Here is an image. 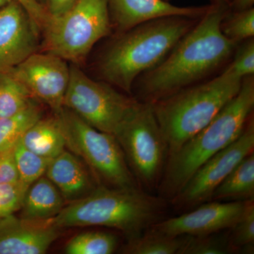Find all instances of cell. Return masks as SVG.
<instances>
[{"instance_id":"1","label":"cell","mask_w":254,"mask_h":254,"mask_svg":"<svg viewBox=\"0 0 254 254\" xmlns=\"http://www.w3.org/2000/svg\"><path fill=\"white\" fill-rule=\"evenodd\" d=\"M230 10L228 4L213 3L163 61L138 76L133 86L138 101L154 103L201 83L229 63L238 44L222 34L220 23Z\"/></svg>"},{"instance_id":"2","label":"cell","mask_w":254,"mask_h":254,"mask_svg":"<svg viewBox=\"0 0 254 254\" xmlns=\"http://www.w3.org/2000/svg\"><path fill=\"white\" fill-rule=\"evenodd\" d=\"M200 18L165 16L118 33L100 58V76L131 94L136 78L163 61Z\"/></svg>"},{"instance_id":"3","label":"cell","mask_w":254,"mask_h":254,"mask_svg":"<svg viewBox=\"0 0 254 254\" xmlns=\"http://www.w3.org/2000/svg\"><path fill=\"white\" fill-rule=\"evenodd\" d=\"M166 209L167 200L140 187L98 185L89 194L64 206L50 222L58 229L110 227L124 232L131 240L161 220Z\"/></svg>"},{"instance_id":"4","label":"cell","mask_w":254,"mask_h":254,"mask_svg":"<svg viewBox=\"0 0 254 254\" xmlns=\"http://www.w3.org/2000/svg\"><path fill=\"white\" fill-rule=\"evenodd\" d=\"M254 75L242 79L238 93L203 129L168 157L158 188L159 196L171 200L208 159L233 143L254 115Z\"/></svg>"},{"instance_id":"5","label":"cell","mask_w":254,"mask_h":254,"mask_svg":"<svg viewBox=\"0 0 254 254\" xmlns=\"http://www.w3.org/2000/svg\"><path fill=\"white\" fill-rule=\"evenodd\" d=\"M242 79L227 65L211 79L151 103L168 143V157L213 120L240 91Z\"/></svg>"},{"instance_id":"6","label":"cell","mask_w":254,"mask_h":254,"mask_svg":"<svg viewBox=\"0 0 254 254\" xmlns=\"http://www.w3.org/2000/svg\"><path fill=\"white\" fill-rule=\"evenodd\" d=\"M114 136L140 188L158 190L169 150L151 103L138 100Z\"/></svg>"},{"instance_id":"7","label":"cell","mask_w":254,"mask_h":254,"mask_svg":"<svg viewBox=\"0 0 254 254\" xmlns=\"http://www.w3.org/2000/svg\"><path fill=\"white\" fill-rule=\"evenodd\" d=\"M112 30L108 0H78L64 14L50 16L43 30L42 52L79 64Z\"/></svg>"},{"instance_id":"8","label":"cell","mask_w":254,"mask_h":254,"mask_svg":"<svg viewBox=\"0 0 254 254\" xmlns=\"http://www.w3.org/2000/svg\"><path fill=\"white\" fill-rule=\"evenodd\" d=\"M56 114L63 127L66 147L84 161L98 185L139 187L114 135L96 129L64 107Z\"/></svg>"},{"instance_id":"9","label":"cell","mask_w":254,"mask_h":254,"mask_svg":"<svg viewBox=\"0 0 254 254\" xmlns=\"http://www.w3.org/2000/svg\"><path fill=\"white\" fill-rule=\"evenodd\" d=\"M137 102L107 82L92 79L76 65H70L63 107L96 129L115 134Z\"/></svg>"},{"instance_id":"10","label":"cell","mask_w":254,"mask_h":254,"mask_svg":"<svg viewBox=\"0 0 254 254\" xmlns=\"http://www.w3.org/2000/svg\"><path fill=\"white\" fill-rule=\"evenodd\" d=\"M254 115L233 143L208 159L170 200L177 210H192L210 201L213 192L239 163L254 153Z\"/></svg>"},{"instance_id":"11","label":"cell","mask_w":254,"mask_h":254,"mask_svg":"<svg viewBox=\"0 0 254 254\" xmlns=\"http://www.w3.org/2000/svg\"><path fill=\"white\" fill-rule=\"evenodd\" d=\"M50 53H34L8 72L18 80L35 100L48 105L53 113L63 108L70 77V65Z\"/></svg>"},{"instance_id":"12","label":"cell","mask_w":254,"mask_h":254,"mask_svg":"<svg viewBox=\"0 0 254 254\" xmlns=\"http://www.w3.org/2000/svg\"><path fill=\"white\" fill-rule=\"evenodd\" d=\"M245 201H208L174 218L161 220L150 228L172 237L204 236L230 230L240 219Z\"/></svg>"},{"instance_id":"13","label":"cell","mask_w":254,"mask_h":254,"mask_svg":"<svg viewBox=\"0 0 254 254\" xmlns=\"http://www.w3.org/2000/svg\"><path fill=\"white\" fill-rule=\"evenodd\" d=\"M38 34L16 0L0 9V72H8L36 53Z\"/></svg>"},{"instance_id":"14","label":"cell","mask_w":254,"mask_h":254,"mask_svg":"<svg viewBox=\"0 0 254 254\" xmlns=\"http://www.w3.org/2000/svg\"><path fill=\"white\" fill-rule=\"evenodd\" d=\"M50 220H26L14 215L0 220V254H43L58 238Z\"/></svg>"},{"instance_id":"15","label":"cell","mask_w":254,"mask_h":254,"mask_svg":"<svg viewBox=\"0 0 254 254\" xmlns=\"http://www.w3.org/2000/svg\"><path fill=\"white\" fill-rule=\"evenodd\" d=\"M112 28L118 33L155 18L170 16H185L200 18L210 5L177 6L165 0H108Z\"/></svg>"},{"instance_id":"16","label":"cell","mask_w":254,"mask_h":254,"mask_svg":"<svg viewBox=\"0 0 254 254\" xmlns=\"http://www.w3.org/2000/svg\"><path fill=\"white\" fill-rule=\"evenodd\" d=\"M46 173L64 198L71 201L89 194L98 186L89 169L67 150L50 160Z\"/></svg>"},{"instance_id":"17","label":"cell","mask_w":254,"mask_h":254,"mask_svg":"<svg viewBox=\"0 0 254 254\" xmlns=\"http://www.w3.org/2000/svg\"><path fill=\"white\" fill-rule=\"evenodd\" d=\"M64 199L54 184L42 176L30 185L25 193L21 218L38 221L51 220L63 210Z\"/></svg>"},{"instance_id":"18","label":"cell","mask_w":254,"mask_h":254,"mask_svg":"<svg viewBox=\"0 0 254 254\" xmlns=\"http://www.w3.org/2000/svg\"><path fill=\"white\" fill-rule=\"evenodd\" d=\"M20 141L40 156L52 160L66 148V140L58 115L41 118L25 132Z\"/></svg>"},{"instance_id":"19","label":"cell","mask_w":254,"mask_h":254,"mask_svg":"<svg viewBox=\"0 0 254 254\" xmlns=\"http://www.w3.org/2000/svg\"><path fill=\"white\" fill-rule=\"evenodd\" d=\"M254 199V153L244 158L213 192L210 201Z\"/></svg>"},{"instance_id":"20","label":"cell","mask_w":254,"mask_h":254,"mask_svg":"<svg viewBox=\"0 0 254 254\" xmlns=\"http://www.w3.org/2000/svg\"><path fill=\"white\" fill-rule=\"evenodd\" d=\"M41 118L43 110L35 100L14 116L0 119V153L13 149L25 132Z\"/></svg>"},{"instance_id":"21","label":"cell","mask_w":254,"mask_h":254,"mask_svg":"<svg viewBox=\"0 0 254 254\" xmlns=\"http://www.w3.org/2000/svg\"><path fill=\"white\" fill-rule=\"evenodd\" d=\"M186 236L172 237L149 228L139 236L128 240L123 253L128 254H179Z\"/></svg>"},{"instance_id":"22","label":"cell","mask_w":254,"mask_h":254,"mask_svg":"<svg viewBox=\"0 0 254 254\" xmlns=\"http://www.w3.org/2000/svg\"><path fill=\"white\" fill-rule=\"evenodd\" d=\"M35 100L28 90L9 72H0V119L19 113Z\"/></svg>"},{"instance_id":"23","label":"cell","mask_w":254,"mask_h":254,"mask_svg":"<svg viewBox=\"0 0 254 254\" xmlns=\"http://www.w3.org/2000/svg\"><path fill=\"white\" fill-rule=\"evenodd\" d=\"M118 247L115 235L105 232H87L68 241L65 247L67 254H111Z\"/></svg>"},{"instance_id":"24","label":"cell","mask_w":254,"mask_h":254,"mask_svg":"<svg viewBox=\"0 0 254 254\" xmlns=\"http://www.w3.org/2000/svg\"><path fill=\"white\" fill-rule=\"evenodd\" d=\"M13 152L19 182L28 188L46 173L51 160L28 150L20 141L15 145Z\"/></svg>"},{"instance_id":"25","label":"cell","mask_w":254,"mask_h":254,"mask_svg":"<svg viewBox=\"0 0 254 254\" xmlns=\"http://www.w3.org/2000/svg\"><path fill=\"white\" fill-rule=\"evenodd\" d=\"M222 232L204 236H186L179 254L237 253L230 242V232L222 233Z\"/></svg>"},{"instance_id":"26","label":"cell","mask_w":254,"mask_h":254,"mask_svg":"<svg viewBox=\"0 0 254 254\" xmlns=\"http://www.w3.org/2000/svg\"><path fill=\"white\" fill-rule=\"evenodd\" d=\"M222 34L237 44L254 37V8L230 10L220 23Z\"/></svg>"},{"instance_id":"27","label":"cell","mask_w":254,"mask_h":254,"mask_svg":"<svg viewBox=\"0 0 254 254\" xmlns=\"http://www.w3.org/2000/svg\"><path fill=\"white\" fill-rule=\"evenodd\" d=\"M254 200H246L245 208L240 219L235 226L230 229V242L237 252H241L245 246L254 243Z\"/></svg>"},{"instance_id":"28","label":"cell","mask_w":254,"mask_h":254,"mask_svg":"<svg viewBox=\"0 0 254 254\" xmlns=\"http://www.w3.org/2000/svg\"><path fill=\"white\" fill-rule=\"evenodd\" d=\"M27 190L20 182L0 185V220L21 208Z\"/></svg>"},{"instance_id":"29","label":"cell","mask_w":254,"mask_h":254,"mask_svg":"<svg viewBox=\"0 0 254 254\" xmlns=\"http://www.w3.org/2000/svg\"><path fill=\"white\" fill-rule=\"evenodd\" d=\"M233 59L228 66L236 74L242 78L254 74V38L242 42L237 46Z\"/></svg>"},{"instance_id":"30","label":"cell","mask_w":254,"mask_h":254,"mask_svg":"<svg viewBox=\"0 0 254 254\" xmlns=\"http://www.w3.org/2000/svg\"><path fill=\"white\" fill-rule=\"evenodd\" d=\"M29 16L35 29L38 33L43 28L50 18L48 9L37 0H16Z\"/></svg>"},{"instance_id":"31","label":"cell","mask_w":254,"mask_h":254,"mask_svg":"<svg viewBox=\"0 0 254 254\" xmlns=\"http://www.w3.org/2000/svg\"><path fill=\"white\" fill-rule=\"evenodd\" d=\"M13 150L0 153V185L19 182Z\"/></svg>"},{"instance_id":"32","label":"cell","mask_w":254,"mask_h":254,"mask_svg":"<svg viewBox=\"0 0 254 254\" xmlns=\"http://www.w3.org/2000/svg\"><path fill=\"white\" fill-rule=\"evenodd\" d=\"M78 0H48V11L50 17H57L64 14L76 4Z\"/></svg>"},{"instance_id":"33","label":"cell","mask_w":254,"mask_h":254,"mask_svg":"<svg viewBox=\"0 0 254 254\" xmlns=\"http://www.w3.org/2000/svg\"><path fill=\"white\" fill-rule=\"evenodd\" d=\"M254 0H232L230 4L231 11H242L254 7Z\"/></svg>"},{"instance_id":"34","label":"cell","mask_w":254,"mask_h":254,"mask_svg":"<svg viewBox=\"0 0 254 254\" xmlns=\"http://www.w3.org/2000/svg\"><path fill=\"white\" fill-rule=\"evenodd\" d=\"M165 1H168V0H165ZM212 1H213V3H224V4H228L230 6L232 0H212Z\"/></svg>"},{"instance_id":"35","label":"cell","mask_w":254,"mask_h":254,"mask_svg":"<svg viewBox=\"0 0 254 254\" xmlns=\"http://www.w3.org/2000/svg\"><path fill=\"white\" fill-rule=\"evenodd\" d=\"M11 0H0V9L7 4Z\"/></svg>"},{"instance_id":"36","label":"cell","mask_w":254,"mask_h":254,"mask_svg":"<svg viewBox=\"0 0 254 254\" xmlns=\"http://www.w3.org/2000/svg\"><path fill=\"white\" fill-rule=\"evenodd\" d=\"M37 1H39L41 4H43V2H46V1H48V0H37Z\"/></svg>"}]
</instances>
